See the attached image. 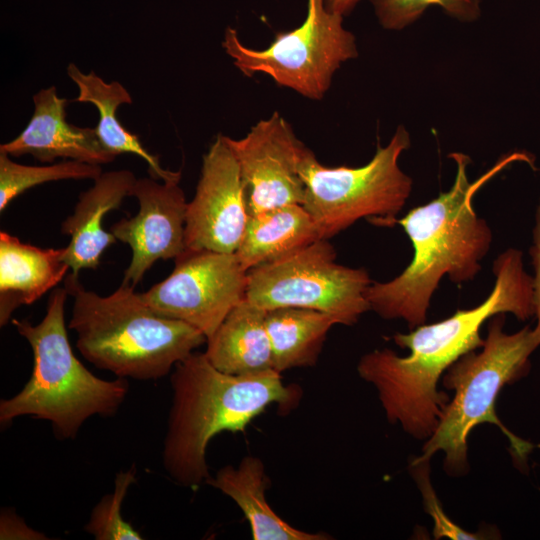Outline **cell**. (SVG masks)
Returning a JSON list of instances; mask_svg holds the SVG:
<instances>
[{"mask_svg": "<svg viewBox=\"0 0 540 540\" xmlns=\"http://www.w3.org/2000/svg\"><path fill=\"white\" fill-rule=\"evenodd\" d=\"M522 258L521 251L509 248L494 260V286L480 305L409 333H396L395 344L409 349L408 356L385 348L360 358L358 374L376 388L389 422L427 440L449 402V396L437 389L438 381L460 357L482 347L480 329L485 321L498 313H512L521 321L534 315L533 278L525 272Z\"/></svg>", "mask_w": 540, "mask_h": 540, "instance_id": "1", "label": "cell"}, {"mask_svg": "<svg viewBox=\"0 0 540 540\" xmlns=\"http://www.w3.org/2000/svg\"><path fill=\"white\" fill-rule=\"evenodd\" d=\"M449 157L457 167L451 188L396 219L412 243L411 262L397 277L372 282L366 291L370 310L384 319H402L410 329L426 322L432 296L445 275L461 284L473 280L481 270L492 231L473 208L475 193L511 163L523 161L533 167L534 160L527 152H512L470 182V158L458 152Z\"/></svg>", "mask_w": 540, "mask_h": 540, "instance_id": "2", "label": "cell"}, {"mask_svg": "<svg viewBox=\"0 0 540 540\" xmlns=\"http://www.w3.org/2000/svg\"><path fill=\"white\" fill-rule=\"evenodd\" d=\"M170 382L163 466L174 482L186 488H197L210 477L206 450L215 435L243 433L269 405L292 404L299 394L275 370L227 374L214 367L205 353L195 351L175 365Z\"/></svg>", "mask_w": 540, "mask_h": 540, "instance_id": "3", "label": "cell"}, {"mask_svg": "<svg viewBox=\"0 0 540 540\" xmlns=\"http://www.w3.org/2000/svg\"><path fill=\"white\" fill-rule=\"evenodd\" d=\"M64 287L73 298L68 328L77 335L79 352L119 378L165 377L207 341L197 328L157 313L130 285L101 296L70 272Z\"/></svg>", "mask_w": 540, "mask_h": 540, "instance_id": "4", "label": "cell"}, {"mask_svg": "<svg viewBox=\"0 0 540 540\" xmlns=\"http://www.w3.org/2000/svg\"><path fill=\"white\" fill-rule=\"evenodd\" d=\"M68 295L65 287L55 288L45 316L36 325L12 318L11 323L32 349L33 370L16 395L1 400L2 426L31 416L51 422L59 439H74L88 418L114 416L123 404L129 391L128 379H101L74 355L65 323Z\"/></svg>", "mask_w": 540, "mask_h": 540, "instance_id": "5", "label": "cell"}, {"mask_svg": "<svg viewBox=\"0 0 540 540\" xmlns=\"http://www.w3.org/2000/svg\"><path fill=\"white\" fill-rule=\"evenodd\" d=\"M505 313L490 318L487 337L479 352L460 357L443 374V385L454 391L434 433L427 439L417 460H430L442 451L446 473L458 476L468 471L467 439L482 423L497 425L510 441L519 462H526L533 445L513 435L498 419L495 404L501 389L527 375L529 356L540 345L529 326L508 334Z\"/></svg>", "mask_w": 540, "mask_h": 540, "instance_id": "6", "label": "cell"}, {"mask_svg": "<svg viewBox=\"0 0 540 540\" xmlns=\"http://www.w3.org/2000/svg\"><path fill=\"white\" fill-rule=\"evenodd\" d=\"M410 143L408 131L400 125L388 144L378 145L361 167H327L307 149L300 167L306 187L302 205L320 239L328 240L362 218L379 227L396 225L412 191L411 177L399 166Z\"/></svg>", "mask_w": 540, "mask_h": 540, "instance_id": "7", "label": "cell"}, {"mask_svg": "<svg viewBox=\"0 0 540 540\" xmlns=\"http://www.w3.org/2000/svg\"><path fill=\"white\" fill-rule=\"evenodd\" d=\"M343 18L330 12L323 0H307L303 23L276 34L268 47L243 44L232 27L225 30L222 47L243 75L265 74L279 86L321 100L341 65L358 56L355 36Z\"/></svg>", "mask_w": 540, "mask_h": 540, "instance_id": "8", "label": "cell"}, {"mask_svg": "<svg viewBox=\"0 0 540 540\" xmlns=\"http://www.w3.org/2000/svg\"><path fill=\"white\" fill-rule=\"evenodd\" d=\"M371 283L366 269L338 264L332 244L318 239L247 271L246 299L265 311L280 307L322 311L338 324L351 326L370 310L366 291Z\"/></svg>", "mask_w": 540, "mask_h": 540, "instance_id": "9", "label": "cell"}, {"mask_svg": "<svg viewBox=\"0 0 540 540\" xmlns=\"http://www.w3.org/2000/svg\"><path fill=\"white\" fill-rule=\"evenodd\" d=\"M164 280L141 293L160 315L183 321L208 339L246 298L247 271L235 253L184 249Z\"/></svg>", "mask_w": 540, "mask_h": 540, "instance_id": "10", "label": "cell"}, {"mask_svg": "<svg viewBox=\"0 0 540 540\" xmlns=\"http://www.w3.org/2000/svg\"><path fill=\"white\" fill-rule=\"evenodd\" d=\"M237 159L249 216L289 204H303L300 173L308 149L277 111L258 121L240 139L227 136Z\"/></svg>", "mask_w": 540, "mask_h": 540, "instance_id": "11", "label": "cell"}, {"mask_svg": "<svg viewBox=\"0 0 540 540\" xmlns=\"http://www.w3.org/2000/svg\"><path fill=\"white\" fill-rule=\"evenodd\" d=\"M249 218L237 159L218 134L202 158L195 194L187 203L185 248L235 253Z\"/></svg>", "mask_w": 540, "mask_h": 540, "instance_id": "12", "label": "cell"}, {"mask_svg": "<svg viewBox=\"0 0 540 540\" xmlns=\"http://www.w3.org/2000/svg\"><path fill=\"white\" fill-rule=\"evenodd\" d=\"M130 196L137 199L138 212L115 222L110 232L132 253L121 283L136 287L155 262L184 251L188 202L179 181L153 177L137 179Z\"/></svg>", "mask_w": 540, "mask_h": 540, "instance_id": "13", "label": "cell"}, {"mask_svg": "<svg viewBox=\"0 0 540 540\" xmlns=\"http://www.w3.org/2000/svg\"><path fill=\"white\" fill-rule=\"evenodd\" d=\"M33 103L34 112L27 126L17 137L1 144L0 153L10 157L30 154L42 163L61 158L103 165L116 159L102 146L94 128L66 121L67 99L59 97L54 86L34 94Z\"/></svg>", "mask_w": 540, "mask_h": 540, "instance_id": "14", "label": "cell"}, {"mask_svg": "<svg viewBox=\"0 0 540 540\" xmlns=\"http://www.w3.org/2000/svg\"><path fill=\"white\" fill-rule=\"evenodd\" d=\"M136 180L127 169L102 172L90 188L80 193L73 212L60 226V232L70 236L64 247V261L71 273L97 269L104 251L117 241L102 227L103 218L130 196Z\"/></svg>", "mask_w": 540, "mask_h": 540, "instance_id": "15", "label": "cell"}, {"mask_svg": "<svg viewBox=\"0 0 540 540\" xmlns=\"http://www.w3.org/2000/svg\"><path fill=\"white\" fill-rule=\"evenodd\" d=\"M63 248H41L0 232V326L14 311L31 305L68 275Z\"/></svg>", "mask_w": 540, "mask_h": 540, "instance_id": "16", "label": "cell"}, {"mask_svg": "<svg viewBox=\"0 0 540 540\" xmlns=\"http://www.w3.org/2000/svg\"><path fill=\"white\" fill-rule=\"evenodd\" d=\"M265 318L266 311L246 298L236 305L206 341L211 364L238 376L274 370Z\"/></svg>", "mask_w": 540, "mask_h": 540, "instance_id": "17", "label": "cell"}, {"mask_svg": "<svg viewBox=\"0 0 540 540\" xmlns=\"http://www.w3.org/2000/svg\"><path fill=\"white\" fill-rule=\"evenodd\" d=\"M205 483L238 505L249 523L254 540L331 539L325 533H310L291 526L270 507L265 497L269 478L258 457L245 456L237 467L226 465Z\"/></svg>", "mask_w": 540, "mask_h": 540, "instance_id": "18", "label": "cell"}, {"mask_svg": "<svg viewBox=\"0 0 540 540\" xmlns=\"http://www.w3.org/2000/svg\"><path fill=\"white\" fill-rule=\"evenodd\" d=\"M67 75L78 87L79 103H91L99 112V121L94 127L102 146L119 156L122 153L135 154L148 165L151 177L163 181L181 180L180 171L164 169L157 156L148 152L137 135L127 130L119 121L118 108L133 102L128 90L118 81L106 82L94 71L83 73L75 64L67 66Z\"/></svg>", "mask_w": 540, "mask_h": 540, "instance_id": "19", "label": "cell"}, {"mask_svg": "<svg viewBox=\"0 0 540 540\" xmlns=\"http://www.w3.org/2000/svg\"><path fill=\"white\" fill-rule=\"evenodd\" d=\"M320 239L317 227L301 204H289L250 215L235 252L242 267L271 263Z\"/></svg>", "mask_w": 540, "mask_h": 540, "instance_id": "20", "label": "cell"}, {"mask_svg": "<svg viewBox=\"0 0 540 540\" xmlns=\"http://www.w3.org/2000/svg\"><path fill=\"white\" fill-rule=\"evenodd\" d=\"M273 368L278 373L312 367L319 358L326 336L338 321L332 315L302 307H280L266 311Z\"/></svg>", "mask_w": 540, "mask_h": 540, "instance_id": "21", "label": "cell"}, {"mask_svg": "<svg viewBox=\"0 0 540 540\" xmlns=\"http://www.w3.org/2000/svg\"><path fill=\"white\" fill-rule=\"evenodd\" d=\"M101 165L63 160L44 166L24 165L0 153V211L19 195L34 186L60 180H95L102 174Z\"/></svg>", "mask_w": 540, "mask_h": 540, "instance_id": "22", "label": "cell"}, {"mask_svg": "<svg viewBox=\"0 0 540 540\" xmlns=\"http://www.w3.org/2000/svg\"><path fill=\"white\" fill-rule=\"evenodd\" d=\"M136 467L116 474L114 490L104 495L92 509L84 530L96 540H142L141 534L121 514L129 487L136 481Z\"/></svg>", "mask_w": 540, "mask_h": 540, "instance_id": "23", "label": "cell"}, {"mask_svg": "<svg viewBox=\"0 0 540 540\" xmlns=\"http://www.w3.org/2000/svg\"><path fill=\"white\" fill-rule=\"evenodd\" d=\"M381 26L401 30L415 22L430 6L441 7L449 16L472 22L480 17L479 0H370Z\"/></svg>", "mask_w": 540, "mask_h": 540, "instance_id": "24", "label": "cell"}, {"mask_svg": "<svg viewBox=\"0 0 540 540\" xmlns=\"http://www.w3.org/2000/svg\"><path fill=\"white\" fill-rule=\"evenodd\" d=\"M430 460H417L411 463V473L421 491L426 512L434 521V536L436 539H484L486 534L471 533L453 522L445 513L432 487L430 480Z\"/></svg>", "mask_w": 540, "mask_h": 540, "instance_id": "25", "label": "cell"}, {"mask_svg": "<svg viewBox=\"0 0 540 540\" xmlns=\"http://www.w3.org/2000/svg\"><path fill=\"white\" fill-rule=\"evenodd\" d=\"M0 539H29L41 540L47 539L44 534L35 531L16 515L11 509H5L0 517Z\"/></svg>", "mask_w": 540, "mask_h": 540, "instance_id": "26", "label": "cell"}, {"mask_svg": "<svg viewBox=\"0 0 540 540\" xmlns=\"http://www.w3.org/2000/svg\"><path fill=\"white\" fill-rule=\"evenodd\" d=\"M532 265L534 268L533 278V299L534 315L537 318V325L534 333L540 341V201L535 214V226L533 229V245L530 249Z\"/></svg>", "mask_w": 540, "mask_h": 540, "instance_id": "27", "label": "cell"}, {"mask_svg": "<svg viewBox=\"0 0 540 540\" xmlns=\"http://www.w3.org/2000/svg\"><path fill=\"white\" fill-rule=\"evenodd\" d=\"M325 7L341 16L350 14L361 0H323Z\"/></svg>", "mask_w": 540, "mask_h": 540, "instance_id": "28", "label": "cell"}]
</instances>
